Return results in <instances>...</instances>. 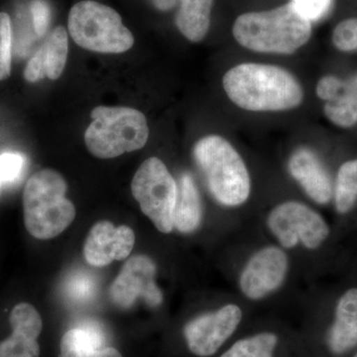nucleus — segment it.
Returning a JSON list of instances; mask_svg holds the SVG:
<instances>
[{
    "label": "nucleus",
    "instance_id": "14",
    "mask_svg": "<svg viewBox=\"0 0 357 357\" xmlns=\"http://www.w3.org/2000/svg\"><path fill=\"white\" fill-rule=\"evenodd\" d=\"M289 171L312 201L321 204L331 201L333 185L330 176L311 150L307 148L296 150L289 160Z\"/></svg>",
    "mask_w": 357,
    "mask_h": 357
},
{
    "label": "nucleus",
    "instance_id": "1",
    "mask_svg": "<svg viewBox=\"0 0 357 357\" xmlns=\"http://www.w3.org/2000/svg\"><path fill=\"white\" fill-rule=\"evenodd\" d=\"M222 86L234 105L249 112L296 109L304 98L297 79L288 70L272 65H237L225 75Z\"/></svg>",
    "mask_w": 357,
    "mask_h": 357
},
{
    "label": "nucleus",
    "instance_id": "8",
    "mask_svg": "<svg viewBox=\"0 0 357 357\" xmlns=\"http://www.w3.org/2000/svg\"><path fill=\"white\" fill-rule=\"evenodd\" d=\"M268 227L285 248H295L301 241L307 248L316 249L330 234L321 215L298 202L277 206L268 217Z\"/></svg>",
    "mask_w": 357,
    "mask_h": 357
},
{
    "label": "nucleus",
    "instance_id": "27",
    "mask_svg": "<svg viewBox=\"0 0 357 357\" xmlns=\"http://www.w3.org/2000/svg\"><path fill=\"white\" fill-rule=\"evenodd\" d=\"M31 13L35 32L39 37L44 36L50 24V7L45 0H33Z\"/></svg>",
    "mask_w": 357,
    "mask_h": 357
},
{
    "label": "nucleus",
    "instance_id": "18",
    "mask_svg": "<svg viewBox=\"0 0 357 357\" xmlns=\"http://www.w3.org/2000/svg\"><path fill=\"white\" fill-rule=\"evenodd\" d=\"M105 347L102 328L96 323L86 321L63 335L59 357H96Z\"/></svg>",
    "mask_w": 357,
    "mask_h": 357
},
{
    "label": "nucleus",
    "instance_id": "13",
    "mask_svg": "<svg viewBox=\"0 0 357 357\" xmlns=\"http://www.w3.org/2000/svg\"><path fill=\"white\" fill-rule=\"evenodd\" d=\"M13 333L0 342V357H39L37 338L43 328L41 316L32 305L20 303L9 317Z\"/></svg>",
    "mask_w": 357,
    "mask_h": 357
},
{
    "label": "nucleus",
    "instance_id": "15",
    "mask_svg": "<svg viewBox=\"0 0 357 357\" xmlns=\"http://www.w3.org/2000/svg\"><path fill=\"white\" fill-rule=\"evenodd\" d=\"M69 41L64 27L59 26L49 35L41 48L26 66L25 79L30 83L41 81L45 77L57 79L67 63Z\"/></svg>",
    "mask_w": 357,
    "mask_h": 357
},
{
    "label": "nucleus",
    "instance_id": "28",
    "mask_svg": "<svg viewBox=\"0 0 357 357\" xmlns=\"http://www.w3.org/2000/svg\"><path fill=\"white\" fill-rule=\"evenodd\" d=\"M68 290L70 297L82 301L88 300L93 295L95 287H93V282L89 277L77 276L70 281Z\"/></svg>",
    "mask_w": 357,
    "mask_h": 357
},
{
    "label": "nucleus",
    "instance_id": "3",
    "mask_svg": "<svg viewBox=\"0 0 357 357\" xmlns=\"http://www.w3.org/2000/svg\"><path fill=\"white\" fill-rule=\"evenodd\" d=\"M68 185L57 171L44 169L26 183L23 213L26 229L41 241L55 238L76 218L74 204L66 198Z\"/></svg>",
    "mask_w": 357,
    "mask_h": 357
},
{
    "label": "nucleus",
    "instance_id": "11",
    "mask_svg": "<svg viewBox=\"0 0 357 357\" xmlns=\"http://www.w3.org/2000/svg\"><path fill=\"white\" fill-rule=\"evenodd\" d=\"M287 269V256L280 248H263L244 267L241 276V291L249 299H261L280 287Z\"/></svg>",
    "mask_w": 357,
    "mask_h": 357
},
{
    "label": "nucleus",
    "instance_id": "7",
    "mask_svg": "<svg viewBox=\"0 0 357 357\" xmlns=\"http://www.w3.org/2000/svg\"><path fill=\"white\" fill-rule=\"evenodd\" d=\"M131 192L159 231H173L178 185L161 160L151 157L141 164L131 182Z\"/></svg>",
    "mask_w": 357,
    "mask_h": 357
},
{
    "label": "nucleus",
    "instance_id": "5",
    "mask_svg": "<svg viewBox=\"0 0 357 357\" xmlns=\"http://www.w3.org/2000/svg\"><path fill=\"white\" fill-rule=\"evenodd\" d=\"M91 123L84 134L93 156L112 159L146 145L149 128L145 115L126 107H98L91 110Z\"/></svg>",
    "mask_w": 357,
    "mask_h": 357
},
{
    "label": "nucleus",
    "instance_id": "9",
    "mask_svg": "<svg viewBox=\"0 0 357 357\" xmlns=\"http://www.w3.org/2000/svg\"><path fill=\"white\" fill-rule=\"evenodd\" d=\"M157 267L146 255L129 258L109 289L110 299L116 306L129 309L142 299L151 307L160 306L163 294L155 283Z\"/></svg>",
    "mask_w": 357,
    "mask_h": 357
},
{
    "label": "nucleus",
    "instance_id": "21",
    "mask_svg": "<svg viewBox=\"0 0 357 357\" xmlns=\"http://www.w3.org/2000/svg\"><path fill=\"white\" fill-rule=\"evenodd\" d=\"M356 199L357 159L345 162L338 170L335 185V206L338 213H349Z\"/></svg>",
    "mask_w": 357,
    "mask_h": 357
},
{
    "label": "nucleus",
    "instance_id": "22",
    "mask_svg": "<svg viewBox=\"0 0 357 357\" xmlns=\"http://www.w3.org/2000/svg\"><path fill=\"white\" fill-rule=\"evenodd\" d=\"M277 342L274 333H259L236 342L222 357H273Z\"/></svg>",
    "mask_w": 357,
    "mask_h": 357
},
{
    "label": "nucleus",
    "instance_id": "6",
    "mask_svg": "<svg viewBox=\"0 0 357 357\" xmlns=\"http://www.w3.org/2000/svg\"><path fill=\"white\" fill-rule=\"evenodd\" d=\"M68 27L73 40L82 48L103 54L128 51L134 44L132 33L112 7L93 0L77 2L70 9Z\"/></svg>",
    "mask_w": 357,
    "mask_h": 357
},
{
    "label": "nucleus",
    "instance_id": "25",
    "mask_svg": "<svg viewBox=\"0 0 357 357\" xmlns=\"http://www.w3.org/2000/svg\"><path fill=\"white\" fill-rule=\"evenodd\" d=\"M25 167V158L20 153L6 152L0 155V184H10L20 177Z\"/></svg>",
    "mask_w": 357,
    "mask_h": 357
},
{
    "label": "nucleus",
    "instance_id": "2",
    "mask_svg": "<svg viewBox=\"0 0 357 357\" xmlns=\"http://www.w3.org/2000/svg\"><path fill=\"white\" fill-rule=\"evenodd\" d=\"M237 43L260 53L293 54L307 43L312 35V22L293 4L271 10L241 14L232 27Z\"/></svg>",
    "mask_w": 357,
    "mask_h": 357
},
{
    "label": "nucleus",
    "instance_id": "19",
    "mask_svg": "<svg viewBox=\"0 0 357 357\" xmlns=\"http://www.w3.org/2000/svg\"><path fill=\"white\" fill-rule=\"evenodd\" d=\"M213 0H180L176 15L178 31L194 43L202 41L208 34Z\"/></svg>",
    "mask_w": 357,
    "mask_h": 357
},
{
    "label": "nucleus",
    "instance_id": "20",
    "mask_svg": "<svg viewBox=\"0 0 357 357\" xmlns=\"http://www.w3.org/2000/svg\"><path fill=\"white\" fill-rule=\"evenodd\" d=\"M326 116L340 128H349L357 123V93L342 86L337 95L326 102L324 107Z\"/></svg>",
    "mask_w": 357,
    "mask_h": 357
},
{
    "label": "nucleus",
    "instance_id": "16",
    "mask_svg": "<svg viewBox=\"0 0 357 357\" xmlns=\"http://www.w3.org/2000/svg\"><path fill=\"white\" fill-rule=\"evenodd\" d=\"M328 345L335 354L357 345V289L345 292L338 301L335 323L328 333Z\"/></svg>",
    "mask_w": 357,
    "mask_h": 357
},
{
    "label": "nucleus",
    "instance_id": "4",
    "mask_svg": "<svg viewBox=\"0 0 357 357\" xmlns=\"http://www.w3.org/2000/svg\"><path fill=\"white\" fill-rule=\"evenodd\" d=\"M194 156L218 203L237 206L248 201L251 190L248 168L229 141L206 136L197 142Z\"/></svg>",
    "mask_w": 357,
    "mask_h": 357
},
{
    "label": "nucleus",
    "instance_id": "31",
    "mask_svg": "<svg viewBox=\"0 0 357 357\" xmlns=\"http://www.w3.org/2000/svg\"><path fill=\"white\" fill-rule=\"evenodd\" d=\"M153 2L157 8L165 11L172 8L176 0H153Z\"/></svg>",
    "mask_w": 357,
    "mask_h": 357
},
{
    "label": "nucleus",
    "instance_id": "12",
    "mask_svg": "<svg viewBox=\"0 0 357 357\" xmlns=\"http://www.w3.org/2000/svg\"><path fill=\"white\" fill-rule=\"evenodd\" d=\"M135 244V234L128 225L115 227L114 223L102 220L91 230L84 245V256L91 266L103 267L114 260L128 258Z\"/></svg>",
    "mask_w": 357,
    "mask_h": 357
},
{
    "label": "nucleus",
    "instance_id": "33",
    "mask_svg": "<svg viewBox=\"0 0 357 357\" xmlns=\"http://www.w3.org/2000/svg\"><path fill=\"white\" fill-rule=\"evenodd\" d=\"M0 187H1V184H0Z\"/></svg>",
    "mask_w": 357,
    "mask_h": 357
},
{
    "label": "nucleus",
    "instance_id": "29",
    "mask_svg": "<svg viewBox=\"0 0 357 357\" xmlns=\"http://www.w3.org/2000/svg\"><path fill=\"white\" fill-rule=\"evenodd\" d=\"M344 82L340 81L337 77L326 76L319 79L317 84V95L321 100H332L337 95L338 91L344 86Z\"/></svg>",
    "mask_w": 357,
    "mask_h": 357
},
{
    "label": "nucleus",
    "instance_id": "23",
    "mask_svg": "<svg viewBox=\"0 0 357 357\" xmlns=\"http://www.w3.org/2000/svg\"><path fill=\"white\" fill-rule=\"evenodd\" d=\"M13 61V28L8 14L0 13V81L8 79Z\"/></svg>",
    "mask_w": 357,
    "mask_h": 357
},
{
    "label": "nucleus",
    "instance_id": "24",
    "mask_svg": "<svg viewBox=\"0 0 357 357\" xmlns=\"http://www.w3.org/2000/svg\"><path fill=\"white\" fill-rule=\"evenodd\" d=\"M333 43L340 51H357V18L338 23L333 30Z\"/></svg>",
    "mask_w": 357,
    "mask_h": 357
},
{
    "label": "nucleus",
    "instance_id": "26",
    "mask_svg": "<svg viewBox=\"0 0 357 357\" xmlns=\"http://www.w3.org/2000/svg\"><path fill=\"white\" fill-rule=\"evenodd\" d=\"M333 0H292L291 3L310 22L323 20L330 13Z\"/></svg>",
    "mask_w": 357,
    "mask_h": 357
},
{
    "label": "nucleus",
    "instance_id": "10",
    "mask_svg": "<svg viewBox=\"0 0 357 357\" xmlns=\"http://www.w3.org/2000/svg\"><path fill=\"white\" fill-rule=\"evenodd\" d=\"M243 318L241 307L227 305L217 312L192 319L185 326V340L196 356H213L234 333Z\"/></svg>",
    "mask_w": 357,
    "mask_h": 357
},
{
    "label": "nucleus",
    "instance_id": "30",
    "mask_svg": "<svg viewBox=\"0 0 357 357\" xmlns=\"http://www.w3.org/2000/svg\"><path fill=\"white\" fill-rule=\"evenodd\" d=\"M96 357H122L121 352L114 347H105L98 351Z\"/></svg>",
    "mask_w": 357,
    "mask_h": 357
},
{
    "label": "nucleus",
    "instance_id": "32",
    "mask_svg": "<svg viewBox=\"0 0 357 357\" xmlns=\"http://www.w3.org/2000/svg\"><path fill=\"white\" fill-rule=\"evenodd\" d=\"M354 357H357V354H356V356H354Z\"/></svg>",
    "mask_w": 357,
    "mask_h": 357
},
{
    "label": "nucleus",
    "instance_id": "17",
    "mask_svg": "<svg viewBox=\"0 0 357 357\" xmlns=\"http://www.w3.org/2000/svg\"><path fill=\"white\" fill-rule=\"evenodd\" d=\"M202 217L203 208L196 183L190 174H183L174 208V227L182 234H191L198 229Z\"/></svg>",
    "mask_w": 357,
    "mask_h": 357
}]
</instances>
